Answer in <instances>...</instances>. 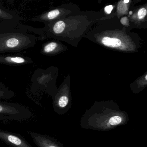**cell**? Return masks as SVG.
<instances>
[{"mask_svg":"<svg viewBox=\"0 0 147 147\" xmlns=\"http://www.w3.org/2000/svg\"><path fill=\"white\" fill-rule=\"evenodd\" d=\"M5 60L7 61L15 63H24L25 62V59L21 57H7L5 58Z\"/></svg>","mask_w":147,"mask_h":147,"instance_id":"cell-8","label":"cell"},{"mask_svg":"<svg viewBox=\"0 0 147 147\" xmlns=\"http://www.w3.org/2000/svg\"><path fill=\"white\" fill-rule=\"evenodd\" d=\"M18 39L16 38H11L8 39L6 42V45L9 48H14L19 45Z\"/></svg>","mask_w":147,"mask_h":147,"instance_id":"cell-7","label":"cell"},{"mask_svg":"<svg viewBox=\"0 0 147 147\" xmlns=\"http://www.w3.org/2000/svg\"><path fill=\"white\" fill-rule=\"evenodd\" d=\"M131 13H132V12H131V11L129 12V14H131Z\"/></svg>","mask_w":147,"mask_h":147,"instance_id":"cell-16","label":"cell"},{"mask_svg":"<svg viewBox=\"0 0 147 147\" xmlns=\"http://www.w3.org/2000/svg\"><path fill=\"white\" fill-rule=\"evenodd\" d=\"M120 22L124 25L129 26V21H128V19L126 17L122 18L120 20Z\"/></svg>","mask_w":147,"mask_h":147,"instance_id":"cell-13","label":"cell"},{"mask_svg":"<svg viewBox=\"0 0 147 147\" xmlns=\"http://www.w3.org/2000/svg\"><path fill=\"white\" fill-rule=\"evenodd\" d=\"M113 9V6L111 5L107 6L105 8V12L107 14H110L111 12L112 11Z\"/></svg>","mask_w":147,"mask_h":147,"instance_id":"cell-12","label":"cell"},{"mask_svg":"<svg viewBox=\"0 0 147 147\" xmlns=\"http://www.w3.org/2000/svg\"><path fill=\"white\" fill-rule=\"evenodd\" d=\"M147 14V10L144 7L141 8L138 11V17L139 19H143Z\"/></svg>","mask_w":147,"mask_h":147,"instance_id":"cell-11","label":"cell"},{"mask_svg":"<svg viewBox=\"0 0 147 147\" xmlns=\"http://www.w3.org/2000/svg\"><path fill=\"white\" fill-rule=\"evenodd\" d=\"M60 14V11L58 10L51 11L48 13L47 17L49 19L52 20L57 18Z\"/></svg>","mask_w":147,"mask_h":147,"instance_id":"cell-10","label":"cell"},{"mask_svg":"<svg viewBox=\"0 0 147 147\" xmlns=\"http://www.w3.org/2000/svg\"><path fill=\"white\" fill-rule=\"evenodd\" d=\"M57 46V44L56 43L52 42L46 45L45 47L44 50L45 52L46 53H49L53 51Z\"/></svg>","mask_w":147,"mask_h":147,"instance_id":"cell-9","label":"cell"},{"mask_svg":"<svg viewBox=\"0 0 147 147\" xmlns=\"http://www.w3.org/2000/svg\"><path fill=\"white\" fill-rule=\"evenodd\" d=\"M0 12H1V11H0Z\"/></svg>","mask_w":147,"mask_h":147,"instance_id":"cell-17","label":"cell"},{"mask_svg":"<svg viewBox=\"0 0 147 147\" xmlns=\"http://www.w3.org/2000/svg\"><path fill=\"white\" fill-rule=\"evenodd\" d=\"M28 133L38 147H64L61 143L50 136L32 131Z\"/></svg>","mask_w":147,"mask_h":147,"instance_id":"cell-4","label":"cell"},{"mask_svg":"<svg viewBox=\"0 0 147 147\" xmlns=\"http://www.w3.org/2000/svg\"><path fill=\"white\" fill-rule=\"evenodd\" d=\"M124 3H125V4H127V3H129V0H124L123 1Z\"/></svg>","mask_w":147,"mask_h":147,"instance_id":"cell-14","label":"cell"},{"mask_svg":"<svg viewBox=\"0 0 147 147\" xmlns=\"http://www.w3.org/2000/svg\"><path fill=\"white\" fill-rule=\"evenodd\" d=\"M145 78H146V80H147V75H146L145 76Z\"/></svg>","mask_w":147,"mask_h":147,"instance_id":"cell-15","label":"cell"},{"mask_svg":"<svg viewBox=\"0 0 147 147\" xmlns=\"http://www.w3.org/2000/svg\"><path fill=\"white\" fill-rule=\"evenodd\" d=\"M65 27V23L63 21H59L56 23L54 26L53 30L55 33L60 34L63 31Z\"/></svg>","mask_w":147,"mask_h":147,"instance_id":"cell-6","label":"cell"},{"mask_svg":"<svg viewBox=\"0 0 147 147\" xmlns=\"http://www.w3.org/2000/svg\"><path fill=\"white\" fill-rule=\"evenodd\" d=\"M0 140L11 147H32L18 134L0 129Z\"/></svg>","mask_w":147,"mask_h":147,"instance_id":"cell-3","label":"cell"},{"mask_svg":"<svg viewBox=\"0 0 147 147\" xmlns=\"http://www.w3.org/2000/svg\"><path fill=\"white\" fill-rule=\"evenodd\" d=\"M129 120L127 112L113 102H97L86 111L81 119L82 129L106 131L124 125Z\"/></svg>","mask_w":147,"mask_h":147,"instance_id":"cell-1","label":"cell"},{"mask_svg":"<svg viewBox=\"0 0 147 147\" xmlns=\"http://www.w3.org/2000/svg\"><path fill=\"white\" fill-rule=\"evenodd\" d=\"M32 116L31 111L22 105L0 101V122L24 121Z\"/></svg>","mask_w":147,"mask_h":147,"instance_id":"cell-2","label":"cell"},{"mask_svg":"<svg viewBox=\"0 0 147 147\" xmlns=\"http://www.w3.org/2000/svg\"><path fill=\"white\" fill-rule=\"evenodd\" d=\"M102 43L105 46L111 48H117L120 46L122 43L121 40L115 38L104 37L101 40Z\"/></svg>","mask_w":147,"mask_h":147,"instance_id":"cell-5","label":"cell"}]
</instances>
